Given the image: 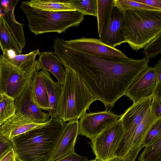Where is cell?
<instances>
[{
	"mask_svg": "<svg viewBox=\"0 0 161 161\" xmlns=\"http://www.w3.org/2000/svg\"><path fill=\"white\" fill-rule=\"evenodd\" d=\"M98 32L99 34L105 26L114 5V0H97Z\"/></svg>",
	"mask_w": 161,
	"mask_h": 161,
	"instance_id": "obj_24",
	"label": "cell"
},
{
	"mask_svg": "<svg viewBox=\"0 0 161 161\" xmlns=\"http://www.w3.org/2000/svg\"><path fill=\"white\" fill-rule=\"evenodd\" d=\"M3 97V94L0 92V101L2 99Z\"/></svg>",
	"mask_w": 161,
	"mask_h": 161,
	"instance_id": "obj_40",
	"label": "cell"
},
{
	"mask_svg": "<svg viewBox=\"0 0 161 161\" xmlns=\"http://www.w3.org/2000/svg\"><path fill=\"white\" fill-rule=\"evenodd\" d=\"M16 113L15 99L3 94L0 101V122L3 123Z\"/></svg>",
	"mask_w": 161,
	"mask_h": 161,
	"instance_id": "obj_27",
	"label": "cell"
},
{
	"mask_svg": "<svg viewBox=\"0 0 161 161\" xmlns=\"http://www.w3.org/2000/svg\"><path fill=\"white\" fill-rule=\"evenodd\" d=\"M148 6L161 10V0H135Z\"/></svg>",
	"mask_w": 161,
	"mask_h": 161,
	"instance_id": "obj_35",
	"label": "cell"
},
{
	"mask_svg": "<svg viewBox=\"0 0 161 161\" xmlns=\"http://www.w3.org/2000/svg\"><path fill=\"white\" fill-rule=\"evenodd\" d=\"M18 1V0H10L8 7H1L4 14L2 17L5 23L21 49L23 51L26 44L23 26L16 20L14 14V10Z\"/></svg>",
	"mask_w": 161,
	"mask_h": 161,
	"instance_id": "obj_17",
	"label": "cell"
},
{
	"mask_svg": "<svg viewBox=\"0 0 161 161\" xmlns=\"http://www.w3.org/2000/svg\"><path fill=\"white\" fill-rule=\"evenodd\" d=\"M126 42L137 51L161 33V11L128 9L123 11Z\"/></svg>",
	"mask_w": 161,
	"mask_h": 161,
	"instance_id": "obj_4",
	"label": "cell"
},
{
	"mask_svg": "<svg viewBox=\"0 0 161 161\" xmlns=\"http://www.w3.org/2000/svg\"><path fill=\"white\" fill-rule=\"evenodd\" d=\"M56 161H88V158L79 155L74 152Z\"/></svg>",
	"mask_w": 161,
	"mask_h": 161,
	"instance_id": "obj_33",
	"label": "cell"
},
{
	"mask_svg": "<svg viewBox=\"0 0 161 161\" xmlns=\"http://www.w3.org/2000/svg\"><path fill=\"white\" fill-rule=\"evenodd\" d=\"M69 3L75 10L84 15L97 17V0H69Z\"/></svg>",
	"mask_w": 161,
	"mask_h": 161,
	"instance_id": "obj_26",
	"label": "cell"
},
{
	"mask_svg": "<svg viewBox=\"0 0 161 161\" xmlns=\"http://www.w3.org/2000/svg\"><path fill=\"white\" fill-rule=\"evenodd\" d=\"M41 69L40 64L28 71H21L1 55L0 92L15 99L30 82L35 73Z\"/></svg>",
	"mask_w": 161,
	"mask_h": 161,
	"instance_id": "obj_6",
	"label": "cell"
},
{
	"mask_svg": "<svg viewBox=\"0 0 161 161\" xmlns=\"http://www.w3.org/2000/svg\"><path fill=\"white\" fill-rule=\"evenodd\" d=\"M161 98L153 97L151 105V110L157 118H161Z\"/></svg>",
	"mask_w": 161,
	"mask_h": 161,
	"instance_id": "obj_32",
	"label": "cell"
},
{
	"mask_svg": "<svg viewBox=\"0 0 161 161\" xmlns=\"http://www.w3.org/2000/svg\"><path fill=\"white\" fill-rule=\"evenodd\" d=\"M119 159H118L117 158H116L114 160H113L110 161H121Z\"/></svg>",
	"mask_w": 161,
	"mask_h": 161,
	"instance_id": "obj_41",
	"label": "cell"
},
{
	"mask_svg": "<svg viewBox=\"0 0 161 161\" xmlns=\"http://www.w3.org/2000/svg\"><path fill=\"white\" fill-rule=\"evenodd\" d=\"M4 15V14L3 13V9L0 6V17H2Z\"/></svg>",
	"mask_w": 161,
	"mask_h": 161,
	"instance_id": "obj_39",
	"label": "cell"
},
{
	"mask_svg": "<svg viewBox=\"0 0 161 161\" xmlns=\"http://www.w3.org/2000/svg\"><path fill=\"white\" fill-rule=\"evenodd\" d=\"M12 149L13 147L11 142L0 133V159Z\"/></svg>",
	"mask_w": 161,
	"mask_h": 161,
	"instance_id": "obj_31",
	"label": "cell"
},
{
	"mask_svg": "<svg viewBox=\"0 0 161 161\" xmlns=\"http://www.w3.org/2000/svg\"><path fill=\"white\" fill-rule=\"evenodd\" d=\"M25 1L30 6L42 10H75L69 3V0H31Z\"/></svg>",
	"mask_w": 161,
	"mask_h": 161,
	"instance_id": "obj_22",
	"label": "cell"
},
{
	"mask_svg": "<svg viewBox=\"0 0 161 161\" xmlns=\"http://www.w3.org/2000/svg\"><path fill=\"white\" fill-rule=\"evenodd\" d=\"M143 147L141 145L133 148L121 161H135L139 153Z\"/></svg>",
	"mask_w": 161,
	"mask_h": 161,
	"instance_id": "obj_34",
	"label": "cell"
},
{
	"mask_svg": "<svg viewBox=\"0 0 161 161\" xmlns=\"http://www.w3.org/2000/svg\"><path fill=\"white\" fill-rule=\"evenodd\" d=\"M47 94L50 107L48 114L51 118H58V108L61 95L62 86L58 82H55L47 71L40 70Z\"/></svg>",
	"mask_w": 161,
	"mask_h": 161,
	"instance_id": "obj_16",
	"label": "cell"
},
{
	"mask_svg": "<svg viewBox=\"0 0 161 161\" xmlns=\"http://www.w3.org/2000/svg\"><path fill=\"white\" fill-rule=\"evenodd\" d=\"M20 8L27 19L31 31L36 36L64 32L69 27L79 26L84 19V15L77 10H42L30 6L25 1L22 2Z\"/></svg>",
	"mask_w": 161,
	"mask_h": 161,
	"instance_id": "obj_5",
	"label": "cell"
},
{
	"mask_svg": "<svg viewBox=\"0 0 161 161\" xmlns=\"http://www.w3.org/2000/svg\"><path fill=\"white\" fill-rule=\"evenodd\" d=\"M161 83H156L151 94L153 97L161 98Z\"/></svg>",
	"mask_w": 161,
	"mask_h": 161,
	"instance_id": "obj_38",
	"label": "cell"
},
{
	"mask_svg": "<svg viewBox=\"0 0 161 161\" xmlns=\"http://www.w3.org/2000/svg\"><path fill=\"white\" fill-rule=\"evenodd\" d=\"M137 161H161V137L145 147Z\"/></svg>",
	"mask_w": 161,
	"mask_h": 161,
	"instance_id": "obj_25",
	"label": "cell"
},
{
	"mask_svg": "<svg viewBox=\"0 0 161 161\" xmlns=\"http://www.w3.org/2000/svg\"><path fill=\"white\" fill-rule=\"evenodd\" d=\"M159 119L153 114L150 109L142 122L134 130L125 150V157L133 148L142 145L148 131Z\"/></svg>",
	"mask_w": 161,
	"mask_h": 161,
	"instance_id": "obj_19",
	"label": "cell"
},
{
	"mask_svg": "<svg viewBox=\"0 0 161 161\" xmlns=\"http://www.w3.org/2000/svg\"><path fill=\"white\" fill-rule=\"evenodd\" d=\"M14 161H17L16 158L14 159Z\"/></svg>",
	"mask_w": 161,
	"mask_h": 161,
	"instance_id": "obj_44",
	"label": "cell"
},
{
	"mask_svg": "<svg viewBox=\"0 0 161 161\" xmlns=\"http://www.w3.org/2000/svg\"><path fill=\"white\" fill-rule=\"evenodd\" d=\"M114 5L122 11L130 9L161 11V10L148 6L135 0H114Z\"/></svg>",
	"mask_w": 161,
	"mask_h": 161,
	"instance_id": "obj_28",
	"label": "cell"
},
{
	"mask_svg": "<svg viewBox=\"0 0 161 161\" xmlns=\"http://www.w3.org/2000/svg\"><path fill=\"white\" fill-rule=\"evenodd\" d=\"M3 123L0 122V127L2 125Z\"/></svg>",
	"mask_w": 161,
	"mask_h": 161,
	"instance_id": "obj_43",
	"label": "cell"
},
{
	"mask_svg": "<svg viewBox=\"0 0 161 161\" xmlns=\"http://www.w3.org/2000/svg\"><path fill=\"white\" fill-rule=\"evenodd\" d=\"M38 61L42 69L51 73L62 86L65 78L66 68L59 58L53 53L40 52Z\"/></svg>",
	"mask_w": 161,
	"mask_h": 161,
	"instance_id": "obj_18",
	"label": "cell"
},
{
	"mask_svg": "<svg viewBox=\"0 0 161 161\" xmlns=\"http://www.w3.org/2000/svg\"><path fill=\"white\" fill-rule=\"evenodd\" d=\"M66 124L59 118L14 137L11 140L18 161H50Z\"/></svg>",
	"mask_w": 161,
	"mask_h": 161,
	"instance_id": "obj_2",
	"label": "cell"
},
{
	"mask_svg": "<svg viewBox=\"0 0 161 161\" xmlns=\"http://www.w3.org/2000/svg\"></svg>",
	"mask_w": 161,
	"mask_h": 161,
	"instance_id": "obj_45",
	"label": "cell"
},
{
	"mask_svg": "<svg viewBox=\"0 0 161 161\" xmlns=\"http://www.w3.org/2000/svg\"><path fill=\"white\" fill-rule=\"evenodd\" d=\"M153 96H149L133 103L120 118L124 133L115 152L116 158L122 160L125 158L126 148L132 135L137 125L142 121L151 109Z\"/></svg>",
	"mask_w": 161,
	"mask_h": 161,
	"instance_id": "obj_7",
	"label": "cell"
},
{
	"mask_svg": "<svg viewBox=\"0 0 161 161\" xmlns=\"http://www.w3.org/2000/svg\"><path fill=\"white\" fill-rule=\"evenodd\" d=\"M30 87L34 101L43 110L49 112L50 107L46 89L40 71L33 75L30 83Z\"/></svg>",
	"mask_w": 161,
	"mask_h": 161,
	"instance_id": "obj_20",
	"label": "cell"
},
{
	"mask_svg": "<svg viewBox=\"0 0 161 161\" xmlns=\"http://www.w3.org/2000/svg\"><path fill=\"white\" fill-rule=\"evenodd\" d=\"M143 52L146 58H153L161 53V33L147 44Z\"/></svg>",
	"mask_w": 161,
	"mask_h": 161,
	"instance_id": "obj_29",
	"label": "cell"
},
{
	"mask_svg": "<svg viewBox=\"0 0 161 161\" xmlns=\"http://www.w3.org/2000/svg\"><path fill=\"white\" fill-rule=\"evenodd\" d=\"M99 35L101 42L111 47L126 42L123 12L116 6L114 5L108 22Z\"/></svg>",
	"mask_w": 161,
	"mask_h": 161,
	"instance_id": "obj_11",
	"label": "cell"
},
{
	"mask_svg": "<svg viewBox=\"0 0 161 161\" xmlns=\"http://www.w3.org/2000/svg\"><path fill=\"white\" fill-rule=\"evenodd\" d=\"M65 67L75 72L105 110L110 109L137 75L148 67L149 59L108 58L83 53L60 43L55 51Z\"/></svg>",
	"mask_w": 161,
	"mask_h": 161,
	"instance_id": "obj_1",
	"label": "cell"
},
{
	"mask_svg": "<svg viewBox=\"0 0 161 161\" xmlns=\"http://www.w3.org/2000/svg\"><path fill=\"white\" fill-rule=\"evenodd\" d=\"M156 84L154 67H148L136 77L126 91L125 96L133 103L151 94Z\"/></svg>",
	"mask_w": 161,
	"mask_h": 161,
	"instance_id": "obj_12",
	"label": "cell"
},
{
	"mask_svg": "<svg viewBox=\"0 0 161 161\" xmlns=\"http://www.w3.org/2000/svg\"><path fill=\"white\" fill-rule=\"evenodd\" d=\"M156 73V83H161V59L158 60L154 67Z\"/></svg>",
	"mask_w": 161,
	"mask_h": 161,
	"instance_id": "obj_36",
	"label": "cell"
},
{
	"mask_svg": "<svg viewBox=\"0 0 161 161\" xmlns=\"http://www.w3.org/2000/svg\"><path fill=\"white\" fill-rule=\"evenodd\" d=\"M0 47L3 53L10 50L17 54H21L22 52L2 16L0 17Z\"/></svg>",
	"mask_w": 161,
	"mask_h": 161,
	"instance_id": "obj_23",
	"label": "cell"
},
{
	"mask_svg": "<svg viewBox=\"0 0 161 161\" xmlns=\"http://www.w3.org/2000/svg\"><path fill=\"white\" fill-rule=\"evenodd\" d=\"M89 88L72 70L66 68L58 108V117L63 122L79 120L96 101Z\"/></svg>",
	"mask_w": 161,
	"mask_h": 161,
	"instance_id": "obj_3",
	"label": "cell"
},
{
	"mask_svg": "<svg viewBox=\"0 0 161 161\" xmlns=\"http://www.w3.org/2000/svg\"><path fill=\"white\" fill-rule=\"evenodd\" d=\"M121 116L114 114L110 110L86 113L79 121V135L91 140Z\"/></svg>",
	"mask_w": 161,
	"mask_h": 161,
	"instance_id": "obj_9",
	"label": "cell"
},
{
	"mask_svg": "<svg viewBox=\"0 0 161 161\" xmlns=\"http://www.w3.org/2000/svg\"><path fill=\"white\" fill-rule=\"evenodd\" d=\"M30 83L15 99L16 112L25 115L34 121L40 123L46 122L50 119L48 113L42 111L35 102L32 95Z\"/></svg>",
	"mask_w": 161,
	"mask_h": 161,
	"instance_id": "obj_15",
	"label": "cell"
},
{
	"mask_svg": "<svg viewBox=\"0 0 161 161\" xmlns=\"http://www.w3.org/2000/svg\"><path fill=\"white\" fill-rule=\"evenodd\" d=\"M39 53V49H37L26 54L15 53L11 57L2 55L18 69L26 72L40 64L38 60L36 59L37 55Z\"/></svg>",
	"mask_w": 161,
	"mask_h": 161,
	"instance_id": "obj_21",
	"label": "cell"
},
{
	"mask_svg": "<svg viewBox=\"0 0 161 161\" xmlns=\"http://www.w3.org/2000/svg\"><path fill=\"white\" fill-rule=\"evenodd\" d=\"M62 42L68 47L95 56L108 58L127 57L121 51L104 44L99 39L82 37L66 41L62 39Z\"/></svg>",
	"mask_w": 161,
	"mask_h": 161,
	"instance_id": "obj_10",
	"label": "cell"
},
{
	"mask_svg": "<svg viewBox=\"0 0 161 161\" xmlns=\"http://www.w3.org/2000/svg\"><path fill=\"white\" fill-rule=\"evenodd\" d=\"M161 137V118L154 123L146 135L142 145L145 147Z\"/></svg>",
	"mask_w": 161,
	"mask_h": 161,
	"instance_id": "obj_30",
	"label": "cell"
},
{
	"mask_svg": "<svg viewBox=\"0 0 161 161\" xmlns=\"http://www.w3.org/2000/svg\"><path fill=\"white\" fill-rule=\"evenodd\" d=\"M79 135L78 120L69 121L66 123L52 153L50 161H56L75 152V145Z\"/></svg>",
	"mask_w": 161,
	"mask_h": 161,
	"instance_id": "obj_13",
	"label": "cell"
},
{
	"mask_svg": "<svg viewBox=\"0 0 161 161\" xmlns=\"http://www.w3.org/2000/svg\"><path fill=\"white\" fill-rule=\"evenodd\" d=\"M16 158L13 149L8 151L0 159V161H14Z\"/></svg>",
	"mask_w": 161,
	"mask_h": 161,
	"instance_id": "obj_37",
	"label": "cell"
},
{
	"mask_svg": "<svg viewBox=\"0 0 161 161\" xmlns=\"http://www.w3.org/2000/svg\"><path fill=\"white\" fill-rule=\"evenodd\" d=\"M47 122H37L16 112L14 115L3 123L0 127V133L11 142L14 137L43 125Z\"/></svg>",
	"mask_w": 161,
	"mask_h": 161,
	"instance_id": "obj_14",
	"label": "cell"
},
{
	"mask_svg": "<svg viewBox=\"0 0 161 161\" xmlns=\"http://www.w3.org/2000/svg\"><path fill=\"white\" fill-rule=\"evenodd\" d=\"M88 161H100L96 158L94 159H92L90 160H88Z\"/></svg>",
	"mask_w": 161,
	"mask_h": 161,
	"instance_id": "obj_42",
	"label": "cell"
},
{
	"mask_svg": "<svg viewBox=\"0 0 161 161\" xmlns=\"http://www.w3.org/2000/svg\"><path fill=\"white\" fill-rule=\"evenodd\" d=\"M124 133L119 119L91 140L89 143L95 158L100 161H110L116 158L115 152Z\"/></svg>",
	"mask_w": 161,
	"mask_h": 161,
	"instance_id": "obj_8",
	"label": "cell"
}]
</instances>
